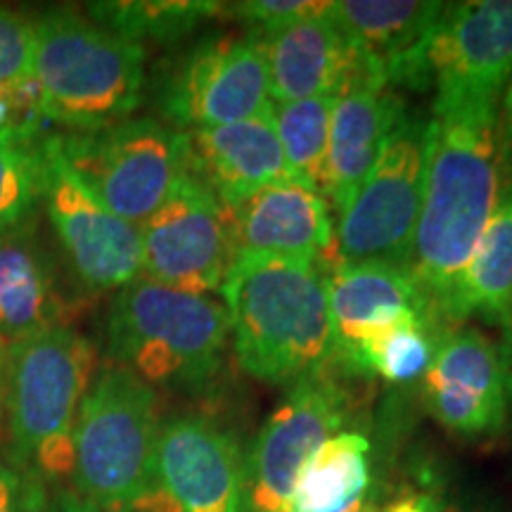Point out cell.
I'll return each mask as SVG.
<instances>
[{
  "instance_id": "cell-1",
  "label": "cell",
  "mask_w": 512,
  "mask_h": 512,
  "mask_svg": "<svg viewBox=\"0 0 512 512\" xmlns=\"http://www.w3.org/2000/svg\"><path fill=\"white\" fill-rule=\"evenodd\" d=\"M498 107L486 100H434L411 256L430 311H441L501 195Z\"/></svg>"
},
{
  "instance_id": "cell-2",
  "label": "cell",
  "mask_w": 512,
  "mask_h": 512,
  "mask_svg": "<svg viewBox=\"0 0 512 512\" xmlns=\"http://www.w3.org/2000/svg\"><path fill=\"white\" fill-rule=\"evenodd\" d=\"M240 368L266 384H294L335 354L325 271L304 261L235 256L221 287Z\"/></svg>"
},
{
  "instance_id": "cell-3",
  "label": "cell",
  "mask_w": 512,
  "mask_h": 512,
  "mask_svg": "<svg viewBox=\"0 0 512 512\" xmlns=\"http://www.w3.org/2000/svg\"><path fill=\"white\" fill-rule=\"evenodd\" d=\"M147 53L86 12L50 8L34 17L38 119L93 131L131 119L145 95Z\"/></svg>"
},
{
  "instance_id": "cell-4",
  "label": "cell",
  "mask_w": 512,
  "mask_h": 512,
  "mask_svg": "<svg viewBox=\"0 0 512 512\" xmlns=\"http://www.w3.org/2000/svg\"><path fill=\"white\" fill-rule=\"evenodd\" d=\"M107 358L145 384L207 392L230 344L223 302L140 278L117 290L107 313Z\"/></svg>"
},
{
  "instance_id": "cell-5",
  "label": "cell",
  "mask_w": 512,
  "mask_h": 512,
  "mask_svg": "<svg viewBox=\"0 0 512 512\" xmlns=\"http://www.w3.org/2000/svg\"><path fill=\"white\" fill-rule=\"evenodd\" d=\"M95 373V344L69 325L10 342L3 420L12 467L41 482L72 475L76 418Z\"/></svg>"
},
{
  "instance_id": "cell-6",
  "label": "cell",
  "mask_w": 512,
  "mask_h": 512,
  "mask_svg": "<svg viewBox=\"0 0 512 512\" xmlns=\"http://www.w3.org/2000/svg\"><path fill=\"white\" fill-rule=\"evenodd\" d=\"M159 432L157 389L112 363L98 370L74 427L72 491L102 512H138L155 482Z\"/></svg>"
},
{
  "instance_id": "cell-7",
  "label": "cell",
  "mask_w": 512,
  "mask_h": 512,
  "mask_svg": "<svg viewBox=\"0 0 512 512\" xmlns=\"http://www.w3.org/2000/svg\"><path fill=\"white\" fill-rule=\"evenodd\" d=\"M64 162L107 209L143 226L190 171L185 131L157 119H124L55 133Z\"/></svg>"
},
{
  "instance_id": "cell-8",
  "label": "cell",
  "mask_w": 512,
  "mask_h": 512,
  "mask_svg": "<svg viewBox=\"0 0 512 512\" xmlns=\"http://www.w3.org/2000/svg\"><path fill=\"white\" fill-rule=\"evenodd\" d=\"M427 136L430 119L403 110L366 181L339 211L335 264L384 261L411 268L425 183Z\"/></svg>"
},
{
  "instance_id": "cell-9",
  "label": "cell",
  "mask_w": 512,
  "mask_h": 512,
  "mask_svg": "<svg viewBox=\"0 0 512 512\" xmlns=\"http://www.w3.org/2000/svg\"><path fill=\"white\" fill-rule=\"evenodd\" d=\"M264 50L249 34L207 36L159 83L157 107L178 131L238 124L271 110Z\"/></svg>"
},
{
  "instance_id": "cell-10",
  "label": "cell",
  "mask_w": 512,
  "mask_h": 512,
  "mask_svg": "<svg viewBox=\"0 0 512 512\" xmlns=\"http://www.w3.org/2000/svg\"><path fill=\"white\" fill-rule=\"evenodd\" d=\"M347 415L349 394L335 375L320 368L294 382L245 458V512H290L299 472Z\"/></svg>"
},
{
  "instance_id": "cell-11",
  "label": "cell",
  "mask_w": 512,
  "mask_h": 512,
  "mask_svg": "<svg viewBox=\"0 0 512 512\" xmlns=\"http://www.w3.org/2000/svg\"><path fill=\"white\" fill-rule=\"evenodd\" d=\"M140 240L143 278L207 297L221 292L238 256L230 209L190 171L140 226Z\"/></svg>"
},
{
  "instance_id": "cell-12",
  "label": "cell",
  "mask_w": 512,
  "mask_h": 512,
  "mask_svg": "<svg viewBox=\"0 0 512 512\" xmlns=\"http://www.w3.org/2000/svg\"><path fill=\"white\" fill-rule=\"evenodd\" d=\"M41 209L74 278L91 292L121 290L143 275L140 226L119 219L64 162L50 133Z\"/></svg>"
},
{
  "instance_id": "cell-13",
  "label": "cell",
  "mask_w": 512,
  "mask_h": 512,
  "mask_svg": "<svg viewBox=\"0 0 512 512\" xmlns=\"http://www.w3.org/2000/svg\"><path fill=\"white\" fill-rule=\"evenodd\" d=\"M138 512H245V456L202 415L162 422L155 482Z\"/></svg>"
},
{
  "instance_id": "cell-14",
  "label": "cell",
  "mask_w": 512,
  "mask_h": 512,
  "mask_svg": "<svg viewBox=\"0 0 512 512\" xmlns=\"http://www.w3.org/2000/svg\"><path fill=\"white\" fill-rule=\"evenodd\" d=\"M434 100L501 105L512 79V0L446 3L425 57Z\"/></svg>"
},
{
  "instance_id": "cell-15",
  "label": "cell",
  "mask_w": 512,
  "mask_h": 512,
  "mask_svg": "<svg viewBox=\"0 0 512 512\" xmlns=\"http://www.w3.org/2000/svg\"><path fill=\"white\" fill-rule=\"evenodd\" d=\"M434 420L460 439H486L508 422V375L501 344L477 328L453 330L422 375Z\"/></svg>"
},
{
  "instance_id": "cell-16",
  "label": "cell",
  "mask_w": 512,
  "mask_h": 512,
  "mask_svg": "<svg viewBox=\"0 0 512 512\" xmlns=\"http://www.w3.org/2000/svg\"><path fill=\"white\" fill-rule=\"evenodd\" d=\"M403 110L394 88L356 50V60L335 93L330 126L328 200L337 211L347 207L366 181Z\"/></svg>"
},
{
  "instance_id": "cell-17",
  "label": "cell",
  "mask_w": 512,
  "mask_h": 512,
  "mask_svg": "<svg viewBox=\"0 0 512 512\" xmlns=\"http://www.w3.org/2000/svg\"><path fill=\"white\" fill-rule=\"evenodd\" d=\"M235 252L316 264L335 256V223L325 197L294 178L252 192L230 209Z\"/></svg>"
},
{
  "instance_id": "cell-18",
  "label": "cell",
  "mask_w": 512,
  "mask_h": 512,
  "mask_svg": "<svg viewBox=\"0 0 512 512\" xmlns=\"http://www.w3.org/2000/svg\"><path fill=\"white\" fill-rule=\"evenodd\" d=\"M446 3L439 0H339L330 17L389 86L427 88L425 57Z\"/></svg>"
},
{
  "instance_id": "cell-19",
  "label": "cell",
  "mask_w": 512,
  "mask_h": 512,
  "mask_svg": "<svg viewBox=\"0 0 512 512\" xmlns=\"http://www.w3.org/2000/svg\"><path fill=\"white\" fill-rule=\"evenodd\" d=\"M185 136L190 174L228 209L266 185L292 178L271 110L238 124L185 131Z\"/></svg>"
},
{
  "instance_id": "cell-20",
  "label": "cell",
  "mask_w": 512,
  "mask_h": 512,
  "mask_svg": "<svg viewBox=\"0 0 512 512\" xmlns=\"http://www.w3.org/2000/svg\"><path fill=\"white\" fill-rule=\"evenodd\" d=\"M332 316L335 354L408 318H430V304L411 268L366 261V264H335L325 275Z\"/></svg>"
},
{
  "instance_id": "cell-21",
  "label": "cell",
  "mask_w": 512,
  "mask_h": 512,
  "mask_svg": "<svg viewBox=\"0 0 512 512\" xmlns=\"http://www.w3.org/2000/svg\"><path fill=\"white\" fill-rule=\"evenodd\" d=\"M69 304L36 219L0 233V337L19 342L67 325Z\"/></svg>"
},
{
  "instance_id": "cell-22",
  "label": "cell",
  "mask_w": 512,
  "mask_h": 512,
  "mask_svg": "<svg viewBox=\"0 0 512 512\" xmlns=\"http://www.w3.org/2000/svg\"><path fill=\"white\" fill-rule=\"evenodd\" d=\"M256 41L266 57L273 105L337 93L356 60V46L330 12Z\"/></svg>"
},
{
  "instance_id": "cell-23",
  "label": "cell",
  "mask_w": 512,
  "mask_h": 512,
  "mask_svg": "<svg viewBox=\"0 0 512 512\" xmlns=\"http://www.w3.org/2000/svg\"><path fill=\"white\" fill-rule=\"evenodd\" d=\"M439 316L451 325L477 316L512 337V176Z\"/></svg>"
},
{
  "instance_id": "cell-24",
  "label": "cell",
  "mask_w": 512,
  "mask_h": 512,
  "mask_svg": "<svg viewBox=\"0 0 512 512\" xmlns=\"http://www.w3.org/2000/svg\"><path fill=\"white\" fill-rule=\"evenodd\" d=\"M370 451L358 432L330 437L299 472L290 512H375Z\"/></svg>"
},
{
  "instance_id": "cell-25",
  "label": "cell",
  "mask_w": 512,
  "mask_h": 512,
  "mask_svg": "<svg viewBox=\"0 0 512 512\" xmlns=\"http://www.w3.org/2000/svg\"><path fill=\"white\" fill-rule=\"evenodd\" d=\"M226 5L211 0H112L91 3L86 15L126 41L178 43L209 19L219 17Z\"/></svg>"
},
{
  "instance_id": "cell-26",
  "label": "cell",
  "mask_w": 512,
  "mask_h": 512,
  "mask_svg": "<svg viewBox=\"0 0 512 512\" xmlns=\"http://www.w3.org/2000/svg\"><path fill=\"white\" fill-rule=\"evenodd\" d=\"M48 138L41 121L0 126V233L36 219Z\"/></svg>"
},
{
  "instance_id": "cell-27",
  "label": "cell",
  "mask_w": 512,
  "mask_h": 512,
  "mask_svg": "<svg viewBox=\"0 0 512 512\" xmlns=\"http://www.w3.org/2000/svg\"><path fill=\"white\" fill-rule=\"evenodd\" d=\"M335 93L271 105L287 171L294 181L328 197V150Z\"/></svg>"
},
{
  "instance_id": "cell-28",
  "label": "cell",
  "mask_w": 512,
  "mask_h": 512,
  "mask_svg": "<svg viewBox=\"0 0 512 512\" xmlns=\"http://www.w3.org/2000/svg\"><path fill=\"white\" fill-rule=\"evenodd\" d=\"M434 349L427 318H408L380 332L363 337L354 347L339 354L351 370L380 375L382 380L403 384L418 380L430 368Z\"/></svg>"
},
{
  "instance_id": "cell-29",
  "label": "cell",
  "mask_w": 512,
  "mask_h": 512,
  "mask_svg": "<svg viewBox=\"0 0 512 512\" xmlns=\"http://www.w3.org/2000/svg\"><path fill=\"white\" fill-rule=\"evenodd\" d=\"M34 81V17L0 5V91Z\"/></svg>"
},
{
  "instance_id": "cell-30",
  "label": "cell",
  "mask_w": 512,
  "mask_h": 512,
  "mask_svg": "<svg viewBox=\"0 0 512 512\" xmlns=\"http://www.w3.org/2000/svg\"><path fill=\"white\" fill-rule=\"evenodd\" d=\"M330 8L332 3L325 0H249V3L228 5V12L245 24V34L266 38L292 24L328 15Z\"/></svg>"
},
{
  "instance_id": "cell-31",
  "label": "cell",
  "mask_w": 512,
  "mask_h": 512,
  "mask_svg": "<svg viewBox=\"0 0 512 512\" xmlns=\"http://www.w3.org/2000/svg\"><path fill=\"white\" fill-rule=\"evenodd\" d=\"M46 491L41 479L0 460V512H43Z\"/></svg>"
},
{
  "instance_id": "cell-32",
  "label": "cell",
  "mask_w": 512,
  "mask_h": 512,
  "mask_svg": "<svg viewBox=\"0 0 512 512\" xmlns=\"http://www.w3.org/2000/svg\"><path fill=\"white\" fill-rule=\"evenodd\" d=\"M498 133H501L503 169H508L512 176V79L501 98V107H498Z\"/></svg>"
},
{
  "instance_id": "cell-33",
  "label": "cell",
  "mask_w": 512,
  "mask_h": 512,
  "mask_svg": "<svg viewBox=\"0 0 512 512\" xmlns=\"http://www.w3.org/2000/svg\"><path fill=\"white\" fill-rule=\"evenodd\" d=\"M380 512H441V505L430 494H403Z\"/></svg>"
},
{
  "instance_id": "cell-34",
  "label": "cell",
  "mask_w": 512,
  "mask_h": 512,
  "mask_svg": "<svg viewBox=\"0 0 512 512\" xmlns=\"http://www.w3.org/2000/svg\"><path fill=\"white\" fill-rule=\"evenodd\" d=\"M50 512H102L93 503L83 498L72 489H57V494L50 503Z\"/></svg>"
},
{
  "instance_id": "cell-35",
  "label": "cell",
  "mask_w": 512,
  "mask_h": 512,
  "mask_svg": "<svg viewBox=\"0 0 512 512\" xmlns=\"http://www.w3.org/2000/svg\"><path fill=\"white\" fill-rule=\"evenodd\" d=\"M8 351H10V342H5L0 337V422H3L5 415V377H8Z\"/></svg>"
},
{
  "instance_id": "cell-36",
  "label": "cell",
  "mask_w": 512,
  "mask_h": 512,
  "mask_svg": "<svg viewBox=\"0 0 512 512\" xmlns=\"http://www.w3.org/2000/svg\"><path fill=\"white\" fill-rule=\"evenodd\" d=\"M441 512H496V510L489 508V505L479 503V501H465V498H456V501L444 505Z\"/></svg>"
},
{
  "instance_id": "cell-37",
  "label": "cell",
  "mask_w": 512,
  "mask_h": 512,
  "mask_svg": "<svg viewBox=\"0 0 512 512\" xmlns=\"http://www.w3.org/2000/svg\"><path fill=\"white\" fill-rule=\"evenodd\" d=\"M501 349H503V358H505V375H508V403L512 408V337L503 339Z\"/></svg>"
}]
</instances>
